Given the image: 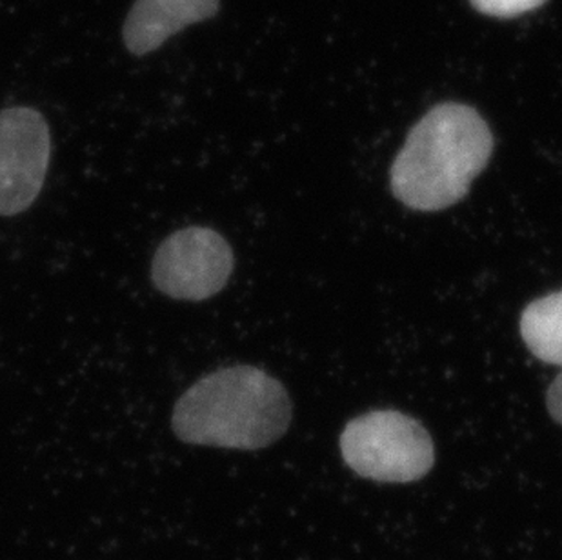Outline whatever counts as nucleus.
<instances>
[{
  "instance_id": "1",
  "label": "nucleus",
  "mask_w": 562,
  "mask_h": 560,
  "mask_svg": "<svg viewBox=\"0 0 562 560\" xmlns=\"http://www.w3.org/2000/svg\"><path fill=\"white\" fill-rule=\"evenodd\" d=\"M494 137L473 108L445 102L420 119L393 163L392 191L404 206L440 212L467 197L488 165Z\"/></svg>"
},
{
  "instance_id": "2",
  "label": "nucleus",
  "mask_w": 562,
  "mask_h": 560,
  "mask_svg": "<svg viewBox=\"0 0 562 560\" xmlns=\"http://www.w3.org/2000/svg\"><path fill=\"white\" fill-rule=\"evenodd\" d=\"M292 401L281 382L254 366L221 368L182 393L171 429L187 445L268 448L286 434Z\"/></svg>"
},
{
  "instance_id": "3",
  "label": "nucleus",
  "mask_w": 562,
  "mask_h": 560,
  "mask_svg": "<svg viewBox=\"0 0 562 560\" xmlns=\"http://www.w3.org/2000/svg\"><path fill=\"white\" fill-rule=\"evenodd\" d=\"M340 453L357 475L375 482L420 481L436 464V446L425 426L395 410H376L346 424Z\"/></svg>"
},
{
  "instance_id": "4",
  "label": "nucleus",
  "mask_w": 562,
  "mask_h": 560,
  "mask_svg": "<svg viewBox=\"0 0 562 560\" xmlns=\"http://www.w3.org/2000/svg\"><path fill=\"white\" fill-rule=\"evenodd\" d=\"M234 265L232 246L221 233L212 227H182L155 251L151 282L176 301H206L228 284Z\"/></svg>"
},
{
  "instance_id": "5",
  "label": "nucleus",
  "mask_w": 562,
  "mask_h": 560,
  "mask_svg": "<svg viewBox=\"0 0 562 560\" xmlns=\"http://www.w3.org/2000/svg\"><path fill=\"white\" fill-rule=\"evenodd\" d=\"M52 159V133L37 110H0V217L26 212L43 191Z\"/></svg>"
},
{
  "instance_id": "6",
  "label": "nucleus",
  "mask_w": 562,
  "mask_h": 560,
  "mask_svg": "<svg viewBox=\"0 0 562 560\" xmlns=\"http://www.w3.org/2000/svg\"><path fill=\"white\" fill-rule=\"evenodd\" d=\"M217 10L218 0H135L124 24V44L133 55L149 54Z\"/></svg>"
},
{
  "instance_id": "7",
  "label": "nucleus",
  "mask_w": 562,
  "mask_h": 560,
  "mask_svg": "<svg viewBox=\"0 0 562 560\" xmlns=\"http://www.w3.org/2000/svg\"><path fill=\"white\" fill-rule=\"evenodd\" d=\"M520 335L537 359L562 366V290L526 307L520 317Z\"/></svg>"
},
{
  "instance_id": "8",
  "label": "nucleus",
  "mask_w": 562,
  "mask_h": 560,
  "mask_svg": "<svg viewBox=\"0 0 562 560\" xmlns=\"http://www.w3.org/2000/svg\"><path fill=\"white\" fill-rule=\"evenodd\" d=\"M547 0H472L473 8L484 15L517 16L536 10Z\"/></svg>"
},
{
  "instance_id": "9",
  "label": "nucleus",
  "mask_w": 562,
  "mask_h": 560,
  "mask_svg": "<svg viewBox=\"0 0 562 560\" xmlns=\"http://www.w3.org/2000/svg\"><path fill=\"white\" fill-rule=\"evenodd\" d=\"M547 404L553 421L562 426V373H559L548 390Z\"/></svg>"
}]
</instances>
